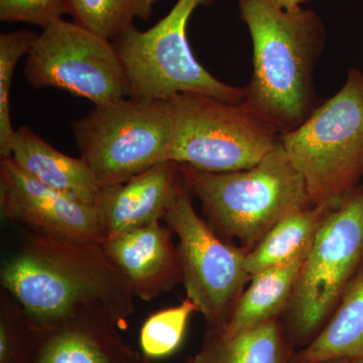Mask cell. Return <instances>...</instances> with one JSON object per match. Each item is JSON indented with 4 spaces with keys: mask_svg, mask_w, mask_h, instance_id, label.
Masks as SVG:
<instances>
[{
    "mask_svg": "<svg viewBox=\"0 0 363 363\" xmlns=\"http://www.w3.org/2000/svg\"><path fill=\"white\" fill-rule=\"evenodd\" d=\"M1 288L23 306L33 327L81 311L116 325L135 311L128 281L100 243L52 238L26 229L0 269Z\"/></svg>",
    "mask_w": 363,
    "mask_h": 363,
    "instance_id": "6da1fadb",
    "label": "cell"
},
{
    "mask_svg": "<svg viewBox=\"0 0 363 363\" xmlns=\"http://www.w3.org/2000/svg\"><path fill=\"white\" fill-rule=\"evenodd\" d=\"M238 2L253 45L245 104L281 133L295 130L319 105L313 75L326 40L323 21L312 9L285 11L272 0Z\"/></svg>",
    "mask_w": 363,
    "mask_h": 363,
    "instance_id": "7a4b0ae2",
    "label": "cell"
},
{
    "mask_svg": "<svg viewBox=\"0 0 363 363\" xmlns=\"http://www.w3.org/2000/svg\"><path fill=\"white\" fill-rule=\"evenodd\" d=\"M179 172L210 226L247 252L279 221L313 205L281 140L250 169L208 173L179 164Z\"/></svg>",
    "mask_w": 363,
    "mask_h": 363,
    "instance_id": "3957f363",
    "label": "cell"
},
{
    "mask_svg": "<svg viewBox=\"0 0 363 363\" xmlns=\"http://www.w3.org/2000/svg\"><path fill=\"white\" fill-rule=\"evenodd\" d=\"M279 140L313 205L342 201L363 175L362 72L351 69L341 89Z\"/></svg>",
    "mask_w": 363,
    "mask_h": 363,
    "instance_id": "277c9868",
    "label": "cell"
},
{
    "mask_svg": "<svg viewBox=\"0 0 363 363\" xmlns=\"http://www.w3.org/2000/svg\"><path fill=\"white\" fill-rule=\"evenodd\" d=\"M215 0H177L171 11L147 30L133 26L112 40L130 84V98L169 100L182 93L243 104L245 88L221 82L196 60L189 45L188 23L196 9Z\"/></svg>",
    "mask_w": 363,
    "mask_h": 363,
    "instance_id": "5b68a950",
    "label": "cell"
},
{
    "mask_svg": "<svg viewBox=\"0 0 363 363\" xmlns=\"http://www.w3.org/2000/svg\"><path fill=\"white\" fill-rule=\"evenodd\" d=\"M173 138L169 161L208 173L255 166L279 140L272 121L243 104L182 93L169 98Z\"/></svg>",
    "mask_w": 363,
    "mask_h": 363,
    "instance_id": "8992f818",
    "label": "cell"
},
{
    "mask_svg": "<svg viewBox=\"0 0 363 363\" xmlns=\"http://www.w3.org/2000/svg\"><path fill=\"white\" fill-rule=\"evenodd\" d=\"M72 130L80 157L105 187L169 161L173 111L169 100L124 98L94 106Z\"/></svg>",
    "mask_w": 363,
    "mask_h": 363,
    "instance_id": "52a82bcc",
    "label": "cell"
},
{
    "mask_svg": "<svg viewBox=\"0 0 363 363\" xmlns=\"http://www.w3.org/2000/svg\"><path fill=\"white\" fill-rule=\"evenodd\" d=\"M363 259V188L326 215L294 286L289 320L294 335L311 337L328 321Z\"/></svg>",
    "mask_w": 363,
    "mask_h": 363,
    "instance_id": "ba28073f",
    "label": "cell"
},
{
    "mask_svg": "<svg viewBox=\"0 0 363 363\" xmlns=\"http://www.w3.org/2000/svg\"><path fill=\"white\" fill-rule=\"evenodd\" d=\"M193 196L179 182L164 220L178 238L182 283L208 323H226L250 281L247 252L230 245L196 212Z\"/></svg>",
    "mask_w": 363,
    "mask_h": 363,
    "instance_id": "9c48e42d",
    "label": "cell"
},
{
    "mask_svg": "<svg viewBox=\"0 0 363 363\" xmlns=\"http://www.w3.org/2000/svg\"><path fill=\"white\" fill-rule=\"evenodd\" d=\"M26 82L56 88L95 106L128 98L130 84L112 40L60 18L43 28L26 55Z\"/></svg>",
    "mask_w": 363,
    "mask_h": 363,
    "instance_id": "30bf717a",
    "label": "cell"
},
{
    "mask_svg": "<svg viewBox=\"0 0 363 363\" xmlns=\"http://www.w3.org/2000/svg\"><path fill=\"white\" fill-rule=\"evenodd\" d=\"M0 211L9 220L52 238L104 241L95 205L45 185L11 157H0Z\"/></svg>",
    "mask_w": 363,
    "mask_h": 363,
    "instance_id": "8fae6325",
    "label": "cell"
},
{
    "mask_svg": "<svg viewBox=\"0 0 363 363\" xmlns=\"http://www.w3.org/2000/svg\"><path fill=\"white\" fill-rule=\"evenodd\" d=\"M173 230L161 220L108 238L104 252L128 281L135 298L150 302L182 281Z\"/></svg>",
    "mask_w": 363,
    "mask_h": 363,
    "instance_id": "7c38bea8",
    "label": "cell"
},
{
    "mask_svg": "<svg viewBox=\"0 0 363 363\" xmlns=\"http://www.w3.org/2000/svg\"><path fill=\"white\" fill-rule=\"evenodd\" d=\"M179 182V164L169 161L123 183L101 187L95 206L104 241L162 220L173 200Z\"/></svg>",
    "mask_w": 363,
    "mask_h": 363,
    "instance_id": "4fadbf2b",
    "label": "cell"
},
{
    "mask_svg": "<svg viewBox=\"0 0 363 363\" xmlns=\"http://www.w3.org/2000/svg\"><path fill=\"white\" fill-rule=\"evenodd\" d=\"M11 157L23 171L59 192L95 205L99 184L82 157L67 156L30 126L16 130Z\"/></svg>",
    "mask_w": 363,
    "mask_h": 363,
    "instance_id": "5bb4252c",
    "label": "cell"
},
{
    "mask_svg": "<svg viewBox=\"0 0 363 363\" xmlns=\"http://www.w3.org/2000/svg\"><path fill=\"white\" fill-rule=\"evenodd\" d=\"M114 326L116 324L101 313L81 310L35 327L48 335L43 334L44 340L33 363H119L106 340Z\"/></svg>",
    "mask_w": 363,
    "mask_h": 363,
    "instance_id": "9a60e30c",
    "label": "cell"
},
{
    "mask_svg": "<svg viewBox=\"0 0 363 363\" xmlns=\"http://www.w3.org/2000/svg\"><path fill=\"white\" fill-rule=\"evenodd\" d=\"M363 360V267L346 288L328 321L290 363Z\"/></svg>",
    "mask_w": 363,
    "mask_h": 363,
    "instance_id": "2e32d148",
    "label": "cell"
},
{
    "mask_svg": "<svg viewBox=\"0 0 363 363\" xmlns=\"http://www.w3.org/2000/svg\"><path fill=\"white\" fill-rule=\"evenodd\" d=\"M308 253L257 272L241 293L228 320L220 328L219 338L226 339L247 329L276 320L286 309Z\"/></svg>",
    "mask_w": 363,
    "mask_h": 363,
    "instance_id": "e0dca14e",
    "label": "cell"
},
{
    "mask_svg": "<svg viewBox=\"0 0 363 363\" xmlns=\"http://www.w3.org/2000/svg\"><path fill=\"white\" fill-rule=\"evenodd\" d=\"M334 206L336 205H312L289 215L272 227L247 253L250 278L257 272L292 262L309 252L322 222Z\"/></svg>",
    "mask_w": 363,
    "mask_h": 363,
    "instance_id": "ac0fdd59",
    "label": "cell"
},
{
    "mask_svg": "<svg viewBox=\"0 0 363 363\" xmlns=\"http://www.w3.org/2000/svg\"><path fill=\"white\" fill-rule=\"evenodd\" d=\"M159 0H66L74 23L113 40L133 28L135 20L147 21Z\"/></svg>",
    "mask_w": 363,
    "mask_h": 363,
    "instance_id": "d6986e66",
    "label": "cell"
},
{
    "mask_svg": "<svg viewBox=\"0 0 363 363\" xmlns=\"http://www.w3.org/2000/svg\"><path fill=\"white\" fill-rule=\"evenodd\" d=\"M209 363H286L281 332L277 320L247 329L231 337L218 338Z\"/></svg>",
    "mask_w": 363,
    "mask_h": 363,
    "instance_id": "ffe728a7",
    "label": "cell"
},
{
    "mask_svg": "<svg viewBox=\"0 0 363 363\" xmlns=\"http://www.w3.org/2000/svg\"><path fill=\"white\" fill-rule=\"evenodd\" d=\"M39 33L28 30L0 35V157H11L16 130L11 116V92L14 71L21 57L28 55Z\"/></svg>",
    "mask_w": 363,
    "mask_h": 363,
    "instance_id": "44dd1931",
    "label": "cell"
},
{
    "mask_svg": "<svg viewBox=\"0 0 363 363\" xmlns=\"http://www.w3.org/2000/svg\"><path fill=\"white\" fill-rule=\"evenodd\" d=\"M197 307L190 298L176 307L162 310L147 318L140 331V346L147 357H168L180 346L189 319Z\"/></svg>",
    "mask_w": 363,
    "mask_h": 363,
    "instance_id": "7402d4cb",
    "label": "cell"
},
{
    "mask_svg": "<svg viewBox=\"0 0 363 363\" xmlns=\"http://www.w3.org/2000/svg\"><path fill=\"white\" fill-rule=\"evenodd\" d=\"M67 13L66 0H0V21L25 23L42 28Z\"/></svg>",
    "mask_w": 363,
    "mask_h": 363,
    "instance_id": "603a6c76",
    "label": "cell"
},
{
    "mask_svg": "<svg viewBox=\"0 0 363 363\" xmlns=\"http://www.w3.org/2000/svg\"><path fill=\"white\" fill-rule=\"evenodd\" d=\"M272 1L285 11H296V9H300L302 4L311 1V0H272Z\"/></svg>",
    "mask_w": 363,
    "mask_h": 363,
    "instance_id": "cb8c5ba5",
    "label": "cell"
},
{
    "mask_svg": "<svg viewBox=\"0 0 363 363\" xmlns=\"http://www.w3.org/2000/svg\"><path fill=\"white\" fill-rule=\"evenodd\" d=\"M347 363H363V360H362V362H346Z\"/></svg>",
    "mask_w": 363,
    "mask_h": 363,
    "instance_id": "d4e9b609",
    "label": "cell"
},
{
    "mask_svg": "<svg viewBox=\"0 0 363 363\" xmlns=\"http://www.w3.org/2000/svg\"><path fill=\"white\" fill-rule=\"evenodd\" d=\"M328 363H339V362H328ZM347 363V362H346Z\"/></svg>",
    "mask_w": 363,
    "mask_h": 363,
    "instance_id": "484cf974",
    "label": "cell"
}]
</instances>
